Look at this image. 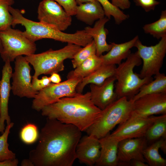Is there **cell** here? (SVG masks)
Wrapping results in <instances>:
<instances>
[{"instance_id": "obj_7", "label": "cell", "mask_w": 166, "mask_h": 166, "mask_svg": "<svg viewBox=\"0 0 166 166\" xmlns=\"http://www.w3.org/2000/svg\"><path fill=\"white\" fill-rule=\"evenodd\" d=\"M0 39L2 47L0 55L5 62L13 61L19 56L34 54L36 50L35 42L29 38L24 32L11 27L0 30Z\"/></svg>"}, {"instance_id": "obj_5", "label": "cell", "mask_w": 166, "mask_h": 166, "mask_svg": "<svg viewBox=\"0 0 166 166\" xmlns=\"http://www.w3.org/2000/svg\"><path fill=\"white\" fill-rule=\"evenodd\" d=\"M134 101L126 97L117 99L102 110L100 118L86 132L100 139L109 133L117 125L130 117Z\"/></svg>"}, {"instance_id": "obj_31", "label": "cell", "mask_w": 166, "mask_h": 166, "mask_svg": "<svg viewBox=\"0 0 166 166\" xmlns=\"http://www.w3.org/2000/svg\"><path fill=\"white\" fill-rule=\"evenodd\" d=\"M83 47L77 53L72 59L73 67L74 69L91 56L96 54V45L93 40Z\"/></svg>"}, {"instance_id": "obj_37", "label": "cell", "mask_w": 166, "mask_h": 166, "mask_svg": "<svg viewBox=\"0 0 166 166\" xmlns=\"http://www.w3.org/2000/svg\"><path fill=\"white\" fill-rule=\"evenodd\" d=\"M18 160L16 158L0 161V166H17Z\"/></svg>"}, {"instance_id": "obj_1", "label": "cell", "mask_w": 166, "mask_h": 166, "mask_svg": "<svg viewBox=\"0 0 166 166\" xmlns=\"http://www.w3.org/2000/svg\"><path fill=\"white\" fill-rule=\"evenodd\" d=\"M81 135L73 125L47 118L29 159L34 166H72L77 159L76 148Z\"/></svg>"}, {"instance_id": "obj_6", "label": "cell", "mask_w": 166, "mask_h": 166, "mask_svg": "<svg viewBox=\"0 0 166 166\" xmlns=\"http://www.w3.org/2000/svg\"><path fill=\"white\" fill-rule=\"evenodd\" d=\"M82 47L77 45L68 43L62 48L54 50L51 49L38 54L25 56L33 67L34 73L32 78H38L42 74L51 75L64 69V62L67 59H72Z\"/></svg>"}, {"instance_id": "obj_41", "label": "cell", "mask_w": 166, "mask_h": 166, "mask_svg": "<svg viewBox=\"0 0 166 166\" xmlns=\"http://www.w3.org/2000/svg\"><path fill=\"white\" fill-rule=\"evenodd\" d=\"M77 5L80 4L88 2H95L97 0H75Z\"/></svg>"}, {"instance_id": "obj_42", "label": "cell", "mask_w": 166, "mask_h": 166, "mask_svg": "<svg viewBox=\"0 0 166 166\" xmlns=\"http://www.w3.org/2000/svg\"><path fill=\"white\" fill-rule=\"evenodd\" d=\"M2 43H1V42L0 39V54L2 51Z\"/></svg>"}, {"instance_id": "obj_9", "label": "cell", "mask_w": 166, "mask_h": 166, "mask_svg": "<svg viewBox=\"0 0 166 166\" xmlns=\"http://www.w3.org/2000/svg\"><path fill=\"white\" fill-rule=\"evenodd\" d=\"M81 79H67L58 84H52L38 92L32 101V108L40 111L45 106L53 104L65 97H73L78 93L76 88Z\"/></svg>"}, {"instance_id": "obj_15", "label": "cell", "mask_w": 166, "mask_h": 166, "mask_svg": "<svg viewBox=\"0 0 166 166\" xmlns=\"http://www.w3.org/2000/svg\"><path fill=\"white\" fill-rule=\"evenodd\" d=\"M5 62L2 70L0 86V134L5 130L6 121L7 124L11 122L8 113V105L10 92L11 90L10 80L12 74L10 62Z\"/></svg>"}, {"instance_id": "obj_40", "label": "cell", "mask_w": 166, "mask_h": 166, "mask_svg": "<svg viewBox=\"0 0 166 166\" xmlns=\"http://www.w3.org/2000/svg\"><path fill=\"white\" fill-rule=\"evenodd\" d=\"M21 165L22 166H34L33 163L29 159L23 160Z\"/></svg>"}, {"instance_id": "obj_20", "label": "cell", "mask_w": 166, "mask_h": 166, "mask_svg": "<svg viewBox=\"0 0 166 166\" xmlns=\"http://www.w3.org/2000/svg\"><path fill=\"white\" fill-rule=\"evenodd\" d=\"M139 39L138 36L137 35L130 40L124 43H111L112 46L108 53L100 56L103 61L102 64L119 65L123 60L126 59L131 53V49L134 47L136 42Z\"/></svg>"}, {"instance_id": "obj_35", "label": "cell", "mask_w": 166, "mask_h": 166, "mask_svg": "<svg viewBox=\"0 0 166 166\" xmlns=\"http://www.w3.org/2000/svg\"><path fill=\"white\" fill-rule=\"evenodd\" d=\"M136 6L141 7L146 12L154 10L160 2L156 0H133Z\"/></svg>"}, {"instance_id": "obj_26", "label": "cell", "mask_w": 166, "mask_h": 166, "mask_svg": "<svg viewBox=\"0 0 166 166\" xmlns=\"http://www.w3.org/2000/svg\"><path fill=\"white\" fill-rule=\"evenodd\" d=\"M147 141L154 142L161 138H166V114L158 116L149 127L144 136Z\"/></svg>"}, {"instance_id": "obj_17", "label": "cell", "mask_w": 166, "mask_h": 166, "mask_svg": "<svg viewBox=\"0 0 166 166\" xmlns=\"http://www.w3.org/2000/svg\"><path fill=\"white\" fill-rule=\"evenodd\" d=\"M114 76L107 79L102 84H90L91 100L93 104L101 110L117 99L115 91Z\"/></svg>"}, {"instance_id": "obj_16", "label": "cell", "mask_w": 166, "mask_h": 166, "mask_svg": "<svg viewBox=\"0 0 166 166\" xmlns=\"http://www.w3.org/2000/svg\"><path fill=\"white\" fill-rule=\"evenodd\" d=\"M99 139L88 135L81 138L76 148L77 159L88 166L95 165L100 155Z\"/></svg>"}, {"instance_id": "obj_34", "label": "cell", "mask_w": 166, "mask_h": 166, "mask_svg": "<svg viewBox=\"0 0 166 166\" xmlns=\"http://www.w3.org/2000/svg\"><path fill=\"white\" fill-rule=\"evenodd\" d=\"M32 78L31 81L32 88L38 92L49 86L52 83L49 77L46 76H43L40 79L38 78Z\"/></svg>"}, {"instance_id": "obj_13", "label": "cell", "mask_w": 166, "mask_h": 166, "mask_svg": "<svg viewBox=\"0 0 166 166\" xmlns=\"http://www.w3.org/2000/svg\"><path fill=\"white\" fill-rule=\"evenodd\" d=\"M158 117L154 115L147 117H130L119 124L110 135L119 141L126 139L144 137L148 128Z\"/></svg>"}, {"instance_id": "obj_3", "label": "cell", "mask_w": 166, "mask_h": 166, "mask_svg": "<svg viewBox=\"0 0 166 166\" xmlns=\"http://www.w3.org/2000/svg\"><path fill=\"white\" fill-rule=\"evenodd\" d=\"M9 10L13 17L12 26L13 27L17 24L24 26L26 29L24 31V34L33 42L49 38L62 42L78 45L81 41V35L78 31L73 34L64 33L53 26L25 18L21 11L18 9L10 6Z\"/></svg>"}, {"instance_id": "obj_12", "label": "cell", "mask_w": 166, "mask_h": 166, "mask_svg": "<svg viewBox=\"0 0 166 166\" xmlns=\"http://www.w3.org/2000/svg\"><path fill=\"white\" fill-rule=\"evenodd\" d=\"M166 114V93L147 94L134 101L130 117H147Z\"/></svg>"}, {"instance_id": "obj_24", "label": "cell", "mask_w": 166, "mask_h": 166, "mask_svg": "<svg viewBox=\"0 0 166 166\" xmlns=\"http://www.w3.org/2000/svg\"><path fill=\"white\" fill-rule=\"evenodd\" d=\"M103 63L102 59L96 54L93 55L85 61L74 69L70 71L67 75V79H82L90 74Z\"/></svg>"}, {"instance_id": "obj_19", "label": "cell", "mask_w": 166, "mask_h": 166, "mask_svg": "<svg viewBox=\"0 0 166 166\" xmlns=\"http://www.w3.org/2000/svg\"><path fill=\"white\" fill-rule=\"evenodd\" d=\"M109 19L106 17L97 20L93 27H85L84 30L91 35L96 45V54L100 56L105 52H108L111 48L112 45L108 44L106 42V37L108 34V30L105 28V24Z\"/></svg>"}, {"instance_id": "obj_30", "label": "cell", "mask_w": 166, "mask_h": 166, "mask_svg": "<svg viewBox=\"0 0 166 166\" xmlns=\"http://www.w3.org/2000/svg\"><path fill=\"white\" fill-rule=\"evenodd\" d=\"M14 2V0H0V30L12 26L13 17L9 8Z\"/></svg>"}, {"instance_id": "obj_25", "label": "cell", "mask_w": 166, "mask_h": 166, "mask_svg": "<svg viewBox=\"0 0 166 166\" xmlns=\"http://www.w3.org/2000/svg\"><path fill=\"white\" fill-rule=\"evenodd\" d=\"M155 79L143 85L132 98L134 101L144 95L153 93H166V76L160 73L154 75Z\"/></svg>"}, {"instance_id": "obj_32", "label": "cell", "mask_w": 166, "mask_h": 166, "mask_svg": "<svg viewBox=\"0 0 166 166\" xmlns=\"http://www.w3.org/2000/svg\"><path fill=\"white\" fill-rule=\"evenodd\" d=\"M39 136L38 128L34 124L28 123L21 129L20 136L22 141L26 144H29L35 142Z\"/></svg>"}, {"instance_id": "obj_27", "label": "cell", "mask_w": 166, "mask_h": 166, "mask_svg": "<svg viewBox=\"0 0 166 166\" xmlns=\"http://www.w3.org/2000/svg\"><path fill=\"white\" fill-rule=\"evenodd\" d=\"M144 32L158 39L166 35V10L162 11L160 18L156 21L145 25Z\"/></svg>"}, {"instance_id": "obj_43", "label": "cell", "mask_w": 166, "mask_h": 166, "mask_svg": "<svg viewBox=\"0 0 166 166\" xmlns=\"http://www.w3.org/2000/svg\"></svg>"}, {"instance_id": "obj_8", "label": "cell", "mask_w": 166, "mask_h": 166, "mask_svg": "<svg viewBox=\"0 0 166 166\" xmlns=\"http://www.w3.org/2000/svg\"><path fill=\"white\" fill-rule=\"evenodd\" d=\"M142 61V67L138 75L141 78L151 77L160 73L166 53V35L154 45L147 46L138 39L134 46Z\"/></svg>"}, {"instance_id": "obj_39", "label": "cell", "mask_w": 166, "mask_h": 166, "mask_svg": "<svg viewBox=\"0 0 166 166\" xmlns=\"http://www.w3.org/2000/svg\"><path fill=\"white\" fill-rule=\"evenodd\" d=\"M129 166H148L145 162L140 160H133L129 162Z\"/></svg>"}, {"instance_id": "obj_28", "label": "cell", "mask_w": 166, "mask_h": 166, "mask_svg": "<svg viewBox=\"0 0 166 166\" xmlns=\"http://www.w3.org/2000/svg\"><path fill=\"white\" fill-rule=\"evenodd\" d=\"M104 11L105 16L110 19L113 17L116 24L119 25L128 18L129 15L124 14L121 9L115 6L108 0H97Z\"/></svg>"}, {"instance_id": "obj_22", "label": "cell", "mask_w": 166, "mask_h": 166, "mask_svg": "<svg viewBox=\"0 0 166 166\" xmlns=\"http://www.w3.org/2000/svg\"><path fill=\"white\" fill-rule=\"evenodd\" d=\"M75 15L78 20L89 25L105 16L103 8L97 0L77 6Z\"/></svg>"}, {"instance_id": "obj_18", "label": "cell", "mask_w": 166, "mask_h": 166, "mask_svg": "<svg viewBox=\"0 0 166 166\" xmlns=\"http://www.w3.org/2000/svg\"><path fill=\"white\" fill-rule=\"evenodd\" d=\"M100 155L96 164L97 166H118V147L119 141L109 133L99 139Z\"/></svg>"}, {"instance_id": "obj_23", "label": "cell", "mask_w": 166, "mask_h": 166, "mask_svg": "<svg viewBox=\"0 0 166 166\" xmlns=\"http://www.w3.org/2000/svg\"><path fill=\"white\" fill-rule=\"evenodd\" d=\"M160 148L164 154L166 153V139L161 138L147 146L143 152L146 162L148 166H165L166 160L160 154L159 150Z\"/></svg>"}, {"instance_id": "obj_38", "label": "cell", "mask_w": 166, "mask_h": 166, "mask_svg": "<svg viewBox=\"0 0 166 166\" xmlns=\"http://www.w3.org/2000/svg\"><path fill=\"white\" fill-rule=\"evenodd\" d=\"M49 77L51 82L54 84H58L61 82V78L58 73H53L51 74Z\"/></svg>"}, {"instance_id": "obj_29", "label": "cell", "mask_w": 166, "mask_h": 166, "mask_svg": "<svg viewBox=\"0 0 166 166\" xmlns=\"http://www.w3.org/2000/svg\"><path fill=\"white\" fill-rule=\"evenodd\" d=\"M14 123L11 122L7 124L4 131L0 136V161L16 158V154L10 150L7 142L10 130L13 127Z\"/></svg>"}, {"instance_id": "obj_21", "label": "cell", "mask_w": 166, "mask_h": 166, "mask_svg": "<svg viewBox=\"0 0 166 166\" xmlns=\"http://www.w3.org/2000/svg\"><path fill=\"white\" fill-rule=\"evenodd\" d=\"M116 67V65L102 64L92 73L81 80L76 88L77 92L82 93L85 86L88 84H102L108 78L114 76Z\"/></svg>"}, {"instance_id": "obj_2", "label": "cell", "mask_w": 166, "mask_h": 166, "mask_svg": "<svg viewBox=\"0 0 166 166\" xmlns=\"http://www.w3.org/2000/svg\"><path fill=\"white\" fill-rule=\"evenodd\" d=\"M42 116L71 124L81 131H86L101 117L102 110L95 105L89 92L65 97L41 110Z\"/></svg>"}, {"instance_id": "obj_11", "label": "cell", "mask_w": 166, "mask_h": 166, "mask_svg": "<svg viewBox=\"0 0 166 166\" xmlns=\"http://www.w3.org/2000/svg\"><path fill=\"white\" fill-rule=\"evenodd\" d=\"M39 22L53 26L63 31L71 24L72 16L53 0H42L37 10Z\"/></svg>"}, {"instance_id": "obj_14", "label": "cell", "mask_w": 166, "mask_h": 166, "mask_svg": "<svg viewBox=\"0 0 166 166\" xmlns=\"http://www.w3.org/2000/svg\"><path fill=\"white\" fill-rule=\"evenodd\" d=\"M147 143L144 136L126 139L119 141L118 147V166H129V162L133 160L146 162L143 152L147 146Z\"/></svg>"}, {"instance_id": "obj_36", "label": "cell", "mask_w": 166, "mask_h": 166, "mask_svg": "<svg viewBox=\"0 0 166 166\" xmlns=\"http://www.w3.org/2000/svg\"><path fill=\"white\" fill-rule=\"evenodd\" d=\"M111 3L115 6L123 10L128 9L131 6L129 0H111Z\"/></svg>"}, {"instance_id": "obj_10", "label": "cell", "mask_w": 166, "mask_h": 166, "mask_svg": "<svg viewBox=\"0 0 166 166\" xmlns=\"http://www.w3.org/2000/svg\"><path fill=\"white\" fill-rule=\"evenodd\" d=\"M14 71L12 73L11 90L20 97L34 98L38 93L33 88L30 75L31 68L25 57L21 55L14 60Z\"/></svg>"}, {"instance_id": "obj_33", "label": "cell", "mask_w": 166, "mask_h": 166, "mask_svg": "<svg viewBox=\"0 0 166 166\" xmlns=\"http://www.w3.org/2000/svg\"><path fill=\"white\" fill-rule=\"evenodd\" d=\"M60 5L70 15H75L77 5L75 0H53Z\"/></svg>"}, {"instance_id": "obj_4", "label": "cell", "mask_w": 166, "mask_h": 166, "mask_svg": "<svg viewBox=\"0 0 166 166\" xmlns=\"http://www.w3.org/2000/svg\"><path fill=\"white\" fill-rule=\"evenodd\" d=\"M141 63L142 60L136 51L131 53L125 61L116 67L114 76L117 81L115 91L117 99L123 97L128 99L132 98L143 85L153 80L152 77L141 78L134 72V67Z\"/></svg>"}]
</instances>
